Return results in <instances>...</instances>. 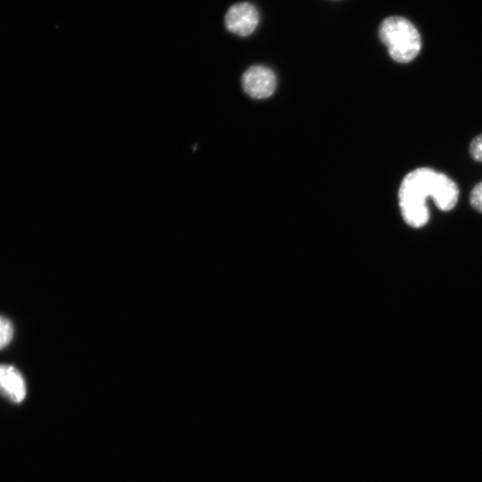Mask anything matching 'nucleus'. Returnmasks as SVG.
<instances>
[{
  "mask_svg": "<svg viewBox=\"0 0 482 482\" xmlns=\"http://www.w3.org/2000/svg\"><path fill=\"white\" fill-rule=\"evenodd\" d=\"M428 196L433 198L440 210L450 211L458 202L459 188L447 175L429 168H418L408 173L398 193L400 210L408 225L420 228L428 223Z\"/></svg>",
  "mask_w": 482,
  "mask_h": 482,
  "instance_id": "nucleus-1",
  "label": "nucleus"
},
{
  "mask_svg": "<svg viewBox=\"0 0 482 482\" xmlns=\"http://www.w3.org/2000/svg\"><path fill=\"white\" fill-rule=\"evenodd\" d=\"M381 42L386 46L393 60L409 62L420 53L421 39L414 25L407 19L391 16L385 19L378 29Z\"/></svg>",
  "mask_w": 482,
  "mask_h": 482,
  "instance_id": "nucleus-2",
  "label": "nucleus"
},
{
  "mask_svg": "<svg viewBox=\"0 0 482 482\" xmlns=\"http://www.w3.org/2000/svg\"><path fill=\"white\" fill-rule=\"evenodd\" d=\"M260 16L255 6L247 2L233 4L225 14V25L229 31L240 37L252 34L257 28Z\"/></svg>",
  "mask_w": 482,
  "mask_h": 482,
  "instance_id": "nucleus-3",
  "label": "nucleus"
},
{
  "mask_svg": "<svg viewBox=\"0 0 482 482\" xmlns=\"http://www.w3.org/2000/svg\"><path fill=\"white\" fill-rule=\"evenodd\" d=\"M242 86L245 92L251 97L266 98L271 96L276 88V76L267 67L252 66L243 74Z\"/></svg>",
  "mask_w": 482,
  "mask_h": 482,
  "instance_id": "nucleus-4",
  "label": "nucleus"
},
{
  "mask_svg": "<svg viewBox=\"0 0 482 482\" xmlns=\"http://www.w3.org/2000/svg\"><path fill=\"white\" fill-rule=\"evenodd\" d=\"M26 383L22 374L14 366L0 364V395L14 403L26 396Z\"/></svg>",
  "mask_w": 482,
  "mask_h": 482,
  "instance_id": "nucleus-5",
  "label": "nucleus"
},
{
  "mask_svg": "<svg viewBox=\"0 0 482 482\" xmlns=\"http://www.w3.org/2000/svg\"><path fill=\"white\" fill-rule=\"evenodd\" d=\"M13 337V326L10 320L0 315V350L5 348Z\"/></svg>",
  "mask_w": 482,
  "mask_h": 482,
  "instance_id": "nucleus-6",
  "label": "nucleus"
},
{
  "mask_svg": "<svg viewBox=\"0 0 482 482\" xmlns=\"http://www.w3.org/2000/svg\"><path fill=\"white\" fill-rule=\"evenodd\" d=\"M470 201L474 209L482 212V181L477 184L472 189Z\"/></svg>",
  "mask_w": 482,
  "mask_h": 482,
  "instance_id": "nucleus-7",
  "label": "nucleus"
},
{
  "mask_svg": "<svg viewBox=\"0 0 482 482\" xmlns=\"http://www.w3.org/2000/svg\"><path fill=\"white\" fill-rule=\"evenodd\" d=\"M470 154L474 160L482 162V134L478 135L470 142Z\"/></svg>",
  "mask_w": 482,
  "mask_h": 482,
  "instance_id": "nucleus-8",
  "label": "nucleus"
}]
</instances>
